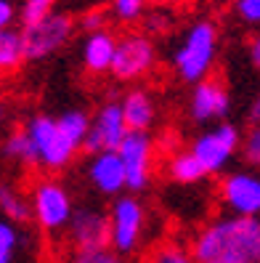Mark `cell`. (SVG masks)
Segmentation results:
<instances>
[{
	"instance_id": "obj_1",
	"label": "cell",
	"mask_w": 260,
	"mask_h": 263,
	"mask_svg": "<svg viewBox=\"0 0 260 263\" xmlns=\"http://www.w3.org/2000/svg\"><path fill=\"white\" fill-rule=\"evenodd\" d=\"M196 263H260V218L221 215L191 239Z\"/></svg>"
},
{
	"instance_id": "obj_2",
	"label": "cell",
	"mask_w": 260,
	"mask_h": 263,
	"mask_svg": "<svg viewBox=\"0 0 260 263\" xmlns=\"http://www.w3.org/2000/svg\"><path fill=\"white\" fill-rule=\"evenodd\" d=\"M90 120L83 109H69L58 117L35 115L27 122V133L35 141L40 165L45 170H61L72 162V157L85 146L90 130Z\"/></svg>"
},
{
	"instance_id": "obj_3",
	"label": "cell",
	"mask_w": 260,
	"mask_h": 263,
	"mask_svg": "<svg viewBox=\"0 0 260 263\" xmlns=\"http://www.w3.org/2000/svg\"><path fill=\"white\" fill-rule=\"evenodd\" d=\"M215 53H218V27L210 19L194 22L191 29L183 35L178 51L173 53L175 74L189 85L207 80L212 64H215Z\"/></svg>"
},
{
	"instance_id": "obj_4",
	"label": "cell",
	"mask_w": 260,
	"mask_h": 263,
	"mask_svg": "<svg viewBox=\"0 0 260 263\" xmlns=\"http://www.w3.org/2000/svg\"><path fill=\"white\" fill-rule=\"evenodd\" d=\"M29 199H32V218L45 234H58L69 226L74 205L64 183L56 178H43L32 186Z\"/></svg>"
},
{
	"instance_id": "obj_5",
	"label": "cell",
	"mask_w": 260,
	"mask_h": 263,
	"mask_svg": "<svg viewBox=\"0 0 260 263\" xmlns=\"http://www.w3.org/2000/svg\"><path fill=\"white\" fill-rule=\"evenodd\" d=\"M112 250L119 255H133L146 231V208L135 194H119L112 199Z\"/></svg>"
},
{
	"instance_id": "obj_6",
	"label": "cell",
	"mask_w": 260,
	"mask_h": 263,
	"mask_svg": "<svg viewBox=\"0 0 260 263\" xmlns=\"http://www.w3.org/2000/svg\"><path fill=\"white\" fill-rule=\"evenodd\" d=\"M239 144H242V138H239L236 125H231V122H218L215 128H210L194 138L191 152L205 165L207 176H215V173H223L226 170V165L231 162Z\"/></svg>"
},
{
	"instance_id": "obj_7",
	"label": "cell",
	"mask_w": 260,
	"mask_h": 263,
	"mask_svg": "<svg viewBox=\"0 0 260 263\" xmlns=\"http://www.w3.org/2000/svg\"><path fill=\"white\" fill-rule=\"evenodd\" d=\"M67 237L74 247V253L85 250H104L112 245V218L93 205L74 208L72 221L67 226Z\"/></svg>"
},
{
	"instance_id": "obj_8",
	"label": "cell",
	"mask_w": 260,
	"mask_h": 263,
	"mask_svg": "<svg viewBox=\"0 0 260 263\" xmlns=\"http://www.w3.org/2000/svg\"><path fill=\"white\" fill-rule=\"evenodd\" d=\"M154 61H157V48L151 43V37L146 32H128L117 40L112 74L122 83L138 80L154 67Z\"/></svg>"
},
{
	"instance_id": "obj_9",
	"label": "cell",
	"mask_w": 260,
	"mask_h": 263,
	"mask_svg": "<svg viewBox=\"0 0 260 263\" xmlns=\"http://www.w3.org/2000/svg\"><path fill=\"white\" fill-rule=\"evenodd\" d=\"M218 194L228 213L252 215V218L260 215V173L255 170H234L223 176Z\"/></svg>"
},
{
	"instance_id": "obj_10",
	"label": "cell",
	"mask_w": 260,
	"mask_h": 263,
	"mask_svg": "<svg viewBox=\"0 0 260 263\" xmlns=\"http://www.w3.org/2000/svg\"><path fill=\"white\" fill-rule=\"evenodd\" d=\"M119 157L125 162L128 173V192L138 194L151 181V157H154V141L146 130H128V136L119 144Z\"/></svg>"
},
{
	"instance_id": "obj_11",
	"label": "cell",
	"mask_w": 260,
	"mask_h": 263,
	"mask_svg": "<svg viewBox=\"0 0 260 263\" xmlns=\"http://www.w3.org/2000/svg\"><path fill=\"white\" fill-rule=\"evenodd\" d=\"M128 130L130 128L125 122V115H122V104H117V101L104 104L101 109L96 112L93 122H90V130H88L83 152H88V154L117 152L119 144H122V138L128 136Z\"/></svg>"
},
{
	"instance_id": "obj_12",
	"label": "cell",
	"mask_w": 260,
	"mask_h": 263,
	"mask_svg": "<svg viewBox=\"0 0 260 263\" xmlns=\"http://www.w3.org/2000/svg\"><path fill=\"white\" fill-rule=\"evenodd\" d=\"M72 37V19L67 13H51L45 22L24 29V48L27 61H43L56 53L61 45Z\"/></svg>"
},
{
	"instance_id": "obj_13",
	"label": "cell",
	"mask_w": 260,
	"mask_h": 263,
	"mask_svg": "<svg viewBox=\"0 0 260 263\" xmlns=\"http://www.w3.org/2000/svg\"><path fill=\"white\" fill-rule=\"evenodd\" d=\"M85 178L101 197H119L122 189H128V173L119 152H98L90 154L85 165Z\"/></svg>"
},
{
	"instance_id": "obj_14",
	"label": "cell",
	"mask_w": 260,
	"mask_h": 263,
	"mask_svg": "<svg viewBox=\"0 0 260 263\" xmlns=\"http://www.w3.org/2000/svg\"><path fill=\"white\" fill-rule=\"evenodd\" d=\"M231 109V99H228V90L223 83L218 80H202L196 83L189 99V115L194 122H212V120H223Z\"/></svg>"
},
{
	"instance_id": "obj_15",
	"label": "cell",
	"mask_w": 260,
	"mask_h": 263,
	"mask_svg": "<svg viewBox=\"0 0 260 263\" xmlns=\"http://www.w3.org/2000/svg\"><path fill=\"white\" fill-rule=\"evenodd\" d=\"M114 53H117V40L109 35L106 29L90 32L83 43V67L90 74H101V72H112L114 64Z\"/></svg>"
},
{
	"instance_id": "obj_16",
	"label": "cell",
	"mask_w": 260,
	"mask_h": 263,
	"mask_svg": "<svg viewBox=\"0 0 260 263\" xmlns=\"http://www.w3.org/2000/svg\"><path fill=\"white\" fill-rule=\"evenodd\" d=\"M122 115L130 130H149L157 120V106L144 88H133L122 96Z\"/></svg>"
},
{
	"instance_id": "obj_17",
	"label": "cell",
	"mask_w": 260,
	"mask_h": 263,
	"mask_svg": "<svg viewBox=\"0 0 260 263\" xmlns=\"http://www.w3.org/2000/svg\"><path fill=\"white\" fill-rule=\"evenodd\" d=\"M167 178H170L173 183H183V186H189V183H199L207 170L205 165L196 160V154L189 149V152H175L170 160H167Z\"/></svg>"
},
{
	"instance_id": "obj_18",
	"label": "cell",
	"mask_w": 260,
	"mask_h": 263,
	"mask_svg": "<svg viewBox=\"0 0 260 263\" xmlns=\"http://www.w3.org/2000/svg\"><path fill=\"white\" fill-rule=\"evenodd\" d=\"M3 157H6V160H13V162H19V165H40L35 141L29 138L27 128L13 130V133L6 138V141H3Z\"/></svg>"
},
{
	"instance_id": "obj_19",
	"label": "cell",
	"mask_w": 260,
	"mask_h": 263,
	"mask_svg": "<svg viewBox=\"0 0 260 263\" xmlns=\"http://www.w3.org/2000/svg\"><path fill=\"white\" fill-rule=\"evenodd\" d=\"M22 61H27L24 32H16V29L8 27L0 32V69L13 72V69H19Z\"/></svg>"
},
{
	"instance_id": "obj_20",
	"label": "cell",
	"mask_w": 260,
	"mask_h": 263,
	"mask_svg": "<svg viewBox=\"0 0 260 263\" xmlns=\"http://www.w3.org/2000/svg\"><path fill=\"white\" fill-rule=\"evenodd\" d=\"M0 210L8 221L13 223H27L32 218V199H27L24 194H19L13 186L3 183L0 186Z\"/></svg>"
},
{
	"instance_id": "obj_21",
	"label": "cell",
	"mask_w": 260,
	"mask_h": 263,
	"mask_svg": "<svg viewBox=\"0 0 260 263\" xmlns=\"http://www.w3.org/2000/svg\"><path fill=\"white\" fill-rule=\"evenodd\" d=\"M22 250V234L19 223H13L8 218L0 221V263H13Z\"/></svg>"
},
{
	"instance_id": "obj_22",
	"label": "cell",
	"mask_w": 260,
	"mask_h": 263,
	"mask_svg": "<svg viewBox=\"0 0 260 263\" xmlns=\"http://www.w3.org/2000/svg\"><path fill=\"white\" fill-rule=\"evenodd\" d=\"M146 263H196V260H194L191 247L178 245V242H165L151 250Z\"/></svg>"
},
{
	"instance_id": "obj_23",
	"label": "cell",
	"mask_w": 260,
	"mask_h": 263,
	"mask_svg": "<svg viewBox=\"0 0 260 263\" xmlns=\"http://www.w3.org/2000/svg\"><path fill=\"white\" fill-rule=\"evenodd\" d=\"M53 3L56 0H24V6L19 11V19H22V27H35L40 22H45L53 13Z\"/></svg>"
},
{
	"instance_id": "obj_24",
	"label": "cell",
	"mask_w": 260,
	"mask_h": 263,
	"mask_svg": "<svg viewBox=\"0 0 260 263\" xmlns=\"http://www.w3.org/2000/svg\"><path fill=\"white\" fill-rule=\"evenodd\" d=\"M146 3L149 0H112L109 3V13L117 22H138L146 16Z\"/></svg>"
},
{
	"instance_id": "obj_25",
	"label": "cell",
	"mask_w": 260,
	"mask_h": 263,
	"mask_svg": "<svg viewBox=\"0 0 260 263\" xmlns=\"http://www.w3.org/2000/svg\"><path fill=\"white\" fill-rule=\"evenodd\" d=\"M69 263H128L125 255L114 253L112 247H104V250H85V253H74L69 258Z\"/></svg>"
},
{
	"instance_id": "obj_26",
	"label": "cell",
	"mask_w": 260,
	"mask_h": 263,
	"mask_svg": "<svg viewBox=\"0 0 260 263\" xmlns=\"http://www.w3.org/2000/svg\"><path fill=\"white\" fill-rule=\"evenodd\" d=\"M242 157L247 165L260 167V125H252L242 138Z\"/></svg>"
},
{
	"instance_id": "obj_27",
	"label": "cell",
	"mask_w": 260,
	"mask_h": 263,
	"mask_svg": "<svg viewBox=\"0 0 260 263\" xmlns=\"http://www.w3.org/2000/svg\"><path fill=\"white\" fill-rule=\"evenodd\" d=\"M141 22H144V32L151 37V35H162V32H167V29H170V24H173V16H167V13L162 11V6H157V11L146 13Z\"/></svg>"
},
{
	"instance_id": "obj_28",
	"label": "cell",
	"mask_w": 260,
	"mask_h": 263,
	"mask_svg": "<svg viewBox=\"0 0 260 263\" xmlns=\"http://www.w3.org/2000/svg\"><path fill=\"white\" fill-rule=\"evenodd\" d=\"M234 8L244 24H252V27L260 24V0H236Z\"/></svg>"
},
{
	"instance_id": "obj_29",
	"label": "cell",
	"mask_w": 260,
	"mask_h": 263,
	"mask_svg": "<svg viewBox=\"0 0 260 263\" xmlns=\"http://www.w3.org/2000/svg\"><path fill=\"white\" fill-rule=\"evenodd\" d=\"M80 29H85V32L90 35V32H98V29H104V24H106V13L104 11H88V13H83L80 16Z\"/></svg>"
},
{
	"instance_id": "obj_30",
	"label": "cell",
	"mask_w": 260,
	"mask_h": 263,
	"mask_svg": "<svg viewBox=\"0 0 260 263\" xmlns=\"http://www.w3.org/2000/svg\"><path fill=\"white\" fill-rule=\"evenodd\" d=\"M11 22H13V6H11V0H0V27L8 29Z\"/></svg>"
},
{
	"instance_id": "obj_31",
	"label": "cell",
	"mask_w": 260,
	"mask_h": 263,
	"mask_svg": "<svg viewBox=\"0 0 260 263\" xmlns=\"http://www.w3.org/2000/svg\"><path fill=\"white\" fill-rule=\"evenodd\" d=\"M247 53H250V61H252V67L255 69H260V32L250 40V45H247Z\"/></svg>"
},
{
	"instance_id": "obj_32",
	"label": "cell",
	"mask_w": 260,
	"mask_h": 263,
	"mask_svg": "<svg viewBox=\"0 0 260 263\" xmlns=\"http://www.w3.org/2000/svg\"><path fill=\"white\" fill-rule=\"evenodd\" d=\"M250 122L252 125H260V88H257V93L250 104Z\"/></svg>"
},
{
	"instance_id": "obj_33",
	"label": "cell",
	"mask_w": 260,
	"mask_h": 263,
	"mask_svg": "<svg viewBox=\"0 0 260 263\" xmlns=\"http://www.w3.org/2000/svg\"><path fill=\"white\" fill-rule=\"evenodd\" d=\"M149 3H154V6H167V3H173V0H149Z\"/></svg>"
}]
</instances>
